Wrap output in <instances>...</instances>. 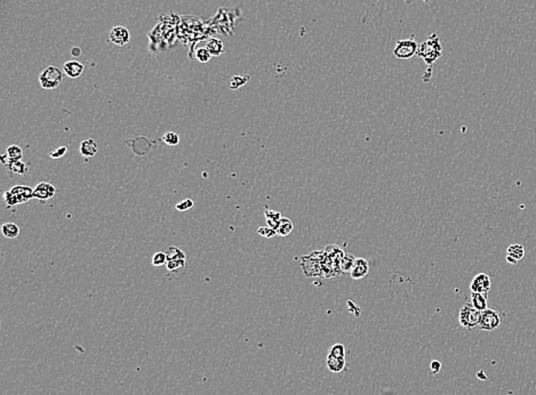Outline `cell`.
<instances>
[{"label":"cell","instance_id":"cell-1","mask_svg":"<svg viewBox=\"0 0 536 395\" xmlns=\"http://www.w3.org/2000/svg\"><path fill=\"white\" fill-rule=\"evenodd\" d=\"M416 55L423 58V61L428 65H432L443 55V47L439 37L436 33L430 36L428 40L418 46Z\"/></svg>","mask_w":536,"mask_h":395},{"label":"cell","instance_id":"cell-2","mask_svg":"<svg viewBox=\"0 0 536 395\" xmlns=\"http://www.w3.org/2000/svg\"><path fill=\"white\" fill-rule=\"evenodd\" d=\"M33 198V190L29 186L16 185L5 192V201L8 207L16 206L19 203H23L29 201Z\"/></svg>","mask_w":536,"mask_h":395},{"label":"cell","instance_id":"cell-3","mask_svg":"<svg viewBox=\"0 0 536 395\" xmlns=\"http://www.w3.org/2000/svg\"><path fill=\"white\" fill-rule=\"evenodd\" d=\"M480 316L481 312L474 308V305L471 303H468V304H464L463 308L461 309L460 315H458V322L465 329H474L475 327L479 326Z\"/></svg>","mask_w":536,"mask_h":395},{"label":"cell","instance_id":"cell-4","mask_svg":"<svg viewBox=\"0 0 536 395\" xmlns=\"http://www.w3.org/2000/svg\"><path fill=\"white\" fill-rule=\"evenodd\" d=\"M63 80V72L56 66L46 68L39 77L40 86L44 89H55L61 85Z\"/></svg>","mask_w":536,"mask_h":395},{"label":"cell","instance_id":"cell-5","mask_svg":"<svg viewBox=\"0 0 536 395\" xmlns=\"http://www.w3.org/2000/svg\"><path fill=\"white\" fill-rule=\"evenodd\" d=\"M418 46L413 39L399 40L393 49V55L399 59H410L417 54Z\"/></svg>","mask_w":536,"mask_h":395},{"label":"cell","instance_id":"cell-6","mask_svg":"<svg viewBox=\"0 0 536 395\" xmlns=\"http://www.w3.org/2000/svg\"><path fill=\"white\" fill-rule=\"evenodd\" d=\"M501 324L500 313L492 309H486L481 312L480 321H479V328L481 330L492 331L499 328Z\"/></svg>","mask_w":536,"mask_h":395},{"label":"cell","instance_id":"cell-7","mask_svg":"<svg viewBox=\"0 0 536 395\" xmlns=\"http://www.w3.org/2000/svg\"><path fill=\"white\" fill-rule=\"evenodd\" d=\"M492 282L491 278L486 273H479L471 281L470 289L471 292H479V294H488L491 290Z\"/></svg>","mask_w":536,"mask_h":395},{"label":"cell","instance_id":"cell-8","mask_svg":"<svg viewBox=\"0 0 536 395\" xmlns=\"http://www.w3.org/2000/svg\"><path fill=\"white\" fill-rule=\"evenodd\" d=\"M109 37H110V40L114 42L116 46H119V47L126 46L130 40V33L128 29H126L125 27H121V26L112 28L110 33H109Z\"/></svg>","mask_w":536,"mask_h":395},{"label":"cell","instance_id":"cell-9","mask_svg":"<svg viewBox=\"0 0 536 395\" xmlns=\"http://www.w3.org/2000/svg\"><path fill=\"white\" fill-rule=\"evenodd\" d=\"M55 192V186H53L47 182H41L33 189V198L41 201H46L54 197Z\"/></svg>","mask_w":536,"mask_h":395},{"label":"cell","instance_id":"cell-10","mask_svg":"<svg viewBox=\"0 0 536 395\" xmlns=\"http://www.w3.org/2000/svg\"><path fill=\"white\" fill-rule=\"evenodd\" d=\"M369 272V264L365 258H356L355 265L352 267L350 276L354 280H361Z\"/></svg>","mask_w":536,"mask_h":395},{"label":"cell","instance_id":"cell-11","mask_svg":"<svg viewBox=\"0 0 536 395\" xmlns=\"http://www.w3.org/2000/svg\"><path fill=\"white\" fill-rule=\"evenodd\" d=\"M525 248L520 243H513L506 249V262L510 264H517L524 258Z\"/></svg>","mask_w":536,"mask_h":395},{"label":"cell","instance_id":"cell-12","mask_svg":"<svg viewBox=\"0 0 536 395\" xmlns=\"http://www.w3.org/2000/svg\"><path fill=\"white\" fill-rule=\"evenodd\" d=\"M84 70V65L78 61H69L63 65V71L71 79H77L79 77H82Z\"/></svg>","mask_w":536,"mask_h":395},{"label":"cell","instance_id":"cell-13","mask_svg":"<svg viewBox=\"0 0 536 395\" xmlns=\"http://www.w3.org/2000/svg\"><path fill=\"white\" fill-rule=\"evenodd\" d=\"M326 365H327V368H328L329 371L334 372V373L343 372L345 370V367H347V363H345V359L334 358V356H330V355H327Z\"/></svg>","mask_w":536,"mask_h":395},{"label":"cell","instance_id":"cell-14","mask_svg":"<svg viewBox=\"0 0 536 395\" xmlns=\"http://www.w3.org/2000/svg\"><path fill=\"white\" fill-rule=\"evenodd\" d=\"M274 231L277 232V234L281 235V237H287V235H289L294 231V224H293V222L289 218L281 217V220L277 224Z\"/></svg>","mask_w":536,"mask_h":395},{"label":"cell","instance_id":"cell-15","mask_svg":"<svg viewBox=\"0 0 536 395\" xmlns=\"http://www.w3.org/2000/svg\"><path fill=\"white\" fill-rule=\"evenodd\" d=\"M97 152V144L93 139L85 140L80 144V153L86 158L94 157Z\"/></svg>","mask_w":536,"mask_h":395},{"label":"cell","instance_id":"cell-16","mask_svg":"<svg viewBox=\"0 0 536 395\" xmlns=\"http://www.w3.org/2000/svg\"><path fill=\"white\" fill-rule=\"evenodd\" d=\"M487 295L488 294H479V292H472L471 294V304L474 305L478 311H485L487 308Z\"/></svg>","mask_w":536,"mask_h":395},{"label":"cell","instance_id":"cell-17","mask_svg":"<svg viewBox=\"0 0 536 395\" xmlns=\"http://www.w3.org/2000/svg\"><path fill=\"white\" fill-rule=\"evenodd\" d=\"M206 48L210 53L211 56H220L223 54L224 51L223 42L220 39H216V38H211L210 40H208L206 44Z\"/></svg>","mask_w":536,"mask_h":395},{"label":"cell","instance_id":"cell-18","mask_svg":"<svg viewBox=\"0 0 536 395\" xmlns=\"http://www.w3.org/2000/svg\"><path fill=\"white\" fill-rule=\"evenodd\" d=\"M2 234L8 239H15L20 234V227L15 223H5L2 225Z\"/></svg>","mask_w":536,"mask_h":395},{"label":"cell","instance_id":"cell-19","mask_svg":"<svg viewBox=\"0 0 536 395\" xmlns=\"http://www.w3.org/2000/svg\"><path fill=\"white\" fill-rule=\"evenodd\" d=\"M264 214H266V218H267V223H268V226L272 227V228H276L277 224L279 223V221L281 220V214L279 213V211H276V210H271V209H266V211H264Z\"/></svg>","mask_w":536,"mask_h":395},{"label":"cell","instance_id":"cell-20","mask_svg":"<svg viewBox=\"0 0 536 395\" xmlns=\"http://www.w3.org/2000/svg\"><path fill=\"white\" fill-rule=\"evenodd\" d=\"M7 167H8L9 170L14 172V174L26 175L28 172V166L21 160L9 161L8 164H7Z\"/></svg>","mask_w":536,"mask_h":395},{"label":"cell","instance_id":"cell-21","mask_svg":"<svg viewBox=\"0 0 536 395\" xmlns=\"http://www.w3.org/2000/svg\"><path fill=\"white\" fill-rule=\"evenodd\" d=\"M6 154L7 158H8V161L22 160L23 158V151L19 145H10L7 147Z\"/></svg>","mask_w":536,"mask_h":395},{"label":"cell","instance_id":"cell-22","mask_svg":"<svg viewBox=\"0 0 536 395\" xmlns=\"http://www.w3.org/2000/svg\"><path fill=\"white\" fill-rule=\"evenodd\" d=\"M165 253L167 255L168 260H185V254L178 247H171Z\"/></svg>","mask_w":536,"mask_h":395},{"label":"cell","instance_id":"cell-23","mask_svg":"<svg viewBox=\"0 0 536 395\" xmlns=\"http://www.w3.org/2000/svg\"><path fill=\"white\" fill-rule=\"evenodd\" d=\"M345 354H347V350H345L344 345L341 343L331 345L328 350V355L334 356V358L345 359Z\"/></svg>","mask_w":536,"mask_h":395},{"label":"cell","instance_id":"cell-24","mask_svg":"<svg viewBox=\"0 0 536 395\" xmlns=\"http://www.w3.org/2000/svg\"><path fill=\"white\" fill-rule=\"evenodd\" d=\"M355 262H356L355 256L344 255V257L341 260V265H340L342 272H343V273L351 272L352 267H354V265H355Z\"/></svg>","mask_w":536,"mask_h":395},{"label":"cell","instance_id":"cell-25","mask_svg":"<svg viewBox=\"0 0 536 395\" xmlns=\"http://www.w3.org/2000/svg\"><path fill=\"white\" fill-rule=\"evenodd\" d=\"M248 79H249L248 76H244V77L235 76L234 78L231 79V83H230L231 89L235 90V89H238V88L242 87L246 83H247Z\"/></svg>","mask_w":536,"mask_h":395},{"label":"cell","instance_id":"cell-26","mask_svg":"<svg viewBox=\"0 0 536 395\" xmlns=\"http://www.w3.org/2000/svg\"><path fill=\"white\" fill-rule=\"evenodd\" d=\"M163 140H164V142L167 144V145H171V146L178 145V144L179 143V136L174 132L165 133Z\"/></svg>","mask_w":536,"mask_h":395},{"label":"cell","instance_id":"cell-27","mask_svg":"<svg viewBox=\"0 0 536 395\" xmlns=\"http://www.w3.org/2000/svg\"><path fill=\"white\" fill-rule=\"evenodd\" d=\"M167 255H166V253H163V252H159V253H156L152 257V265L153 266H163L165 265V264H167Z\"/></svg>","mask_w":536,"mask_h":395},{"label":"cell","instance_id":"cell-28","mask_svg":"<svg viewBox=\"0 0 536 395\" xmlns=\"http://www.w3.org/2000/svg\"><path fill=\"white\" fill-rule=\"evenodd\" d=\"M211 57L210 53L208 52V49L205 48H199L196 52V58L198 59L200 63H207Z\"/></svg>","mask_w":536,"mask_h":395},{"label":"cell","instance_id":"cell-29","mask_svg":"<svg viewBox=\"0 0 536 395\" xmlns=\"http://www.w3.org/2000/svg\"><path fill=\"white\" fill-rule=\"evenodd\" d=\"M167 269L172 272H176L179 269H184L185 267V260H168L166 264Z\"/></svg>","mask_w":536,"mask_h":395},{"label":"cell","instance_id":"cell-30","mask_svg":"<svg viewBox=\"0 0 536 395\" xmlns=\"http://www.w3.org/2000/svg\"><path fill=\"white\" fill-rule=\"evenodd\" d=\"M257 232H259V234H260V235H262V237L267 238V239L273 238L274 235L277 234V232L274 231V228L270 227V226H262V227H260L259 230H257Z\"/></svg>","mask_w":536,"mask_h":395},{"label":"cell","instance_id":"cell-31","mask_svg":"<svg viewBox=\"0 0 536 395\" xmlns=\"http://www.w3.org/2000/svg\"><path fill=\"white\" fill-rule=\"evenodd\" d=\"M193 206H195V202H193L191 199H184L183 201H181V202L176 204V209H178L179 211H186L193 208Z\"/></svg>","mask_w":536,"mask_h":395},{"label":"cell","instance_id":"cell-32","mask_svg":"<svg viewBox=\"0 0 536 395\" xmlns=\"http://www.w3.org/2000/svg\"><path fill=\"white\" fill-rule=\"evenodd\" d=\"M68 152V147L66 146H60L58 149H54L51 152V158L53 159H60L62 158L64 154Z\"/></svg>","mask_w":536,"mask_h":395},{"label":"cell","instance_id":"cell-33","mask_svg":"<svg viewBox=\"0 0 536 395\" xmlns=\"http://www.w3.org/2000/svg\"><path fill=\"white\" fill-rule=\"evenodd\" d=\"M442 362L438 361V360H432L431 362H430V370H431V373H438L440 371V369H442Z\"/></svg>","mask_w":536,"mask_h":395},{"label":"cell","instance_id":"cell-34","mask_svg":"<svg viewBox=\"0 0 536 395\" xmlns=\"http://www.w3.org/2000/svg\"><path fill=\"white\" fill-rule=\"evenodd\" d=\"M71 55L73 56V57H80V56H82V49H80L79 47H73L71 49Z\"/></svg>","mask_w":536,"mask_h":395},{"label":"cell","instance_id":"cell-35","mask_svg":"<svg viewBox=\"0 0 536 395\" xmlns=\"http://www.w3.org/2000/svg\"><path fill=\"white\" fill-rule=\"evenodd\" d=\"M405 1H406V3H408V5H410V3L412 2V0H405Z\"/></svg>","mask_w":536,"mask_h":395}]
</instances>
